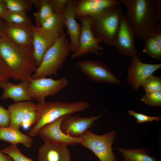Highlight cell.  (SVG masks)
<instances>
[{
    "label": "cell",
    "mask_w": 161,
    "mask_h": 161,
    "mask_svg": "<svg viewBox=\"0 0 161 161\" xmlns=\"http://www.w3.org/2000/svg\"><path fill=\"white\" fill-rule=\"evenodd\" d=\"M145 41L143 50L152 58L157 60L161 59V45L159 44L152 37L147 38Z\"/></svg>",
    "instance_id": "cell-26"
},
{
    "label": "cell",
    "mask_w": 161,
    "mask_h": 161,
    "mask_svg": "<svg viewBox=\"0 0 161 161\" xmlns=\"http://www.w3.org/2000/svg\"><path fill=\"white\" fill-rule=\"evenodd\" d=\"M120 4L110 7L91 17L92 30L100 42L114 46L123 15Z\"/></svg>",
    "instance_id": "cell-4"
},
{
    "label": "cell",
    "mask_w": 161,
    "mask_h": 161,
    "mask_svg": "<svg viewBox=\"0 0 161 161\" xmlns=\"http://www.w3.org/2000/svg\"><path fill=\"white\" fill-rule=\"evenodd\" d=\"M60 15L54 13L45 20L40 27L45 30L57 32L60 35L65 27Z\"/></svg>",
    "instance_id": "cell-25"
},
{
    "label": "cell",
    "mask_w": 161,
    "mask_h": 161,
    "mask_svg": "<svg viewBox=\"0 0 161 161\" xmlns=\"http://www.w3.org/2000/svg\"><path fill=\"white\" fill-rule=\"evenodd\" d=\"M120 4L118 0H75V18L81 17L96 16L107 8Z\"/></svg>",
    "instance_id": "cell-16"
},
{
    "label": "cell",
    "mask_w": 161,
    "mask_h": 161,
    "mask_svg": "<svg viewBox=\"0 0 161 161\" xmlns=\"http://www.w3.org/2000/svg\"><path fill=\"white\" fill-rule=\"evenodd\" d=\"M7 9L4 0H0V18L4 16Z\"/></svg>",
    "instance_id": "cell-36"
},
{
    "label": "cell",
    "mask_w": 161,
    "mask_h": 161,
    "mask_svg": "<svg viewBox=\"0 0 161 161\" xmlns=\"http://www.w3.org/2000/svg\"><path fill=\"white\" fill-rule=\"evenodd\" d=\"M67 115L61 116L44 126L38 135L45 142L57 143L66 145H76L81 142V137L74 138L63 133L60 128L62 120Z\"/></svg>",
    "instance_id": "cell-13"
},
{
    "label": "cell",
    "mask_w": 161,
    "mask_h": 161,
    "mask_svg": "<svg viewBox=\"0 0 161 161\" xmlns=\"http://www.w3.org/2000/svg\"><path fill=\"white\" fill-rule=\"evenodd\" d=\"M8 10L26 13L30 10L32 4L29 0H4Z\"/></svg>",
    "instance_id": "cell-27"
},
{
    "label": "cell",
    "mask_w": 161,
    "mask_h": 161,
    "mask_svg": "<svg viewBox=\"0 0 161 161\" xmlns=\"http://www.w3.org/2000/svg\"><path fill=\"white\" fill-rule=\"evenodd\" d=\"M8 79V70L0 58V82L7 81Z\"/></svg>",
    "instance_id": "cell-35"
},
{
    "label": "cell",
    "mask_w": 161,
    "mask_h": 161,
    "mask_svg": "<svg viewBox=\"0 0 161 161\" xmlns=\"http://www.w3.org/2000/svg\"><path fill=\"white\" fill-rule=\"evenodd\" d=\"M68 83V80L65 77L57 80L46 77L31 79L28 94L33 99L44 102L47 96L55 95L66 87Z\"/></svg>",
    "instance_id": "cell-8"
},
{
    "label": "cell",
    "mask_w": 161,
    "mask_h": 161,
    "mask_svg": "<svg viewBox=\"0 0 161 161\" xmlns=\"http://www.w3.org/2000/svg\"><path fill=\"white\" fill-rule=\"evenodd\" d=\"M32 26L5 22V34L16 45L21 47H32Z\"/></svg>",
    "instance_id": "cell-17"
},
{
    "label": "cell",
    "mask_w": 161,
    "mask_h": 161,
    "mask_svg": "<svg viewBox=\"0 0 161 161\" xmlns=\"http://www.w3.org/2000/svg\"><path fill=\"white\" fill-rule=\"evenodd\" d=\"M0 58L8 70L9 78L16 80L29 82L38 67L33 47L18 46L5 35L0 39Z\"/></svg>",
    "instance_id": "cell-2"
},
{
    "label": "cell",
    "mask_w": 161,
    "mask_h": 161,
    "mask_svg": "<svg viewBox=\"0 0 161 161\" xmlns=\"http://www.w3.org/2000/svg\"><path fill=\"white\" fill-rule=\"evenodd\" d=\"M76 66L91 80L97 83L119 85L120 80L105 64L95 60L78 61Z\"/></svg>",
    "instance_id": "cell-7"
},
{
    "label": "cell",
    "mask_w": 161,
    "mask_h": 161,
    "mask_svg": "<svg viewBox=\"0 0 161 161\" xmlns=\"http://www.w3.org/2000/svg\"><path fill=\"white\" fill-rule=\"evenodd\" d=\"M6 23L24 25L32 26L30 18L26 13L7 10L1 18Z\"/></svg>",
    "instance_id": "cell-23"
},
{
    "label": "cell",
    "mask_w": 161,
    "mask_h": 161,
    "mask_svg": "<svg viewBox=\"0 0 161 161\" xmlns=\"http://www.w3.org/2000/svg\"><path fill=\"white\" fill-rule=\"evenodd\" d=\"M136 37L134 30L126 15L123 14L116 35L114 46L118 51L125 56L131 58L139 53L135 46Z\"/></svg>",
    "instance_id": "cell-10"
},
{
    "label": "cell",
    "mask_w": 161,
    "mask_h": 161,
    "mask_svg": "<svg viewBox=\"0 0 161 161\" xmlns=\"http://www.w3.org/2000/svg\"><path fill=\"white\" fill-rule=\"evenodd\" d=\"M38 161H71L67 145L45 142L38 149Z\"/></svg>",
    "instance_id": "cell-18"
},
{
    "label": "cell",
    "mask_w": 161,
    "mask_h": 161,
    "mask_svg": "<svg viewBox=\"0 0 161 161\" xmlns=\"http://www.w3.org/2000/svg\"><path fill=\"white\" fill-rule=\"evenodd\" d=\"M70 51V42L63 31L55 43L47 51L31 79L45 78L52 75L56 76Z\"/></svg>",
    "instance_id": "cell-5"
},
{
    "label": "cell",
    "mask_w": 161,
    "mask_h": 161,
    "mask_svg": "<svg viewBox=\"0 0 161 161\" xmlns=\"http://www.w3.org/2000/svg\"><path fill=\"white\" fill-rule=\"evenodd\" d=\"M0 140L11 145L21 143L27 148L31 147L33 141L30 136L22 133L19 129L10 127H0Z\"/></svg>",
    "instance_id": "cell-21"
},
{
    "label": "cell",
    "mask_w": 161,
    "mask_h": 161,
    "mask_svg": "<svg viewBox=\"0 0 161 161\" xmlns=\"http://www.w3.org/2000/svg\"><path fill=\"white\" fill-rule=\"evenodd\" d=\"M33 55L38 67L47 51L56 42L60 35L41 27H32Z\"/></svg>",
    "instance_id": "cell-11"
},
{
    "label": "cell",
    "mask_w": 161,
    "mask_h": 161,
    "mask_svg": "<svg viewBox=\"0 0 161 161\" xmlns=\"http://www.w3.org/2000/svg\"><path fill=\"white\" fill-rule=\"evenodd\" d=\"M75 0H71L66 5L60 16L70 38L71 51L73 53L78 49L81 24L76 20L75 15Z\"/></svg>",
    "instance_id": "cell-15"
},
{
    "label": "cell",
    "mask_w": 161,
    "mask_h": 161,
    "mask_svg": "<svg viewBox=\"0 0 161 161\" xmlns=\"http://www.w3.org/2000/svg\"><path fill=\"white\" fill-rule=\"evenodd\" d=\"M120 151L124 159L123 161H159L150 155L147 148H131L126 149L116 148Z\"/></svg>",
    "instance_id": "cell-22"
},
{
    "label": "cell",
    "mask_w": 161,
    "mask_h": 161,
    "mask_svg": "<svg viewBox=\"0 0 161 161\" xmlns=\"http://www.w3.org/2000/svg\"><path fill=\"white\" fill-rule=\"evenodd\" d=\"M54 13L60 15L66 5L71 0H51Z\"/></svg>",
    "instance_id": "cell-34"
},
{
    "label": "cell",
    "mask_w": 161,
    "mask_h": 161,
    "mask_svg": "<svg viewBox=\"0 0 161 161\" xmlns=\"http://www.w3.org/2000/svg\"><path fill=\"white\" fill-rule=\"evenodd\" d=\"M76 18L80 21L81 28L78 48L72 55L71 58H74L88 53L99 56L102 54L100 52L103 48L99 45V41L92 30L91 17L85 16Z\"/></svg>",
    "instance_id": "cell-9"
},
{
    "label": "cell",
    "mask_w": 161,
    "mask_h": 161,
    "mask_svg": "<svg viewBox=\"0 0 161 161\" xmlns=\"http://www.w3.org/2000/svg\"><path fill=\"white\" fill-rule=\"evenodd\" d=\"M5 22L0 18V39L5 35L4 30Z\"/></svg>",
    "instance_id": "cell-38"
},
{
    "label": "cell",
    "mask_w": 161,
    "mask_h": 161,
    "mask_svg": "<svg viewBox=\"0 0 161 161\" xmlns=\"http://www.w3.org/2000/svg\"><path fill=\"white\" fill-rule=\"evenodd\" d=\"M10 120L9 110L0 105V127H9Z\"/></svg>",
    "instance_id": "cell-33"
},
{
    "label": "cell",
    "mask_w": 161,
    "mask_h": 161,
    "mask_svg": "<svg viewBox=\"0 0 161 161\" xmlns=\"http://www.w3.org/2000/svg\"><path fill=\"white\" fill-rule=\"evenodd\" d=\"M161 67V64L142 62L138 55L131 58L130 65L127 68L128 82L133 89L137 90L148 78Z\"/></svg>",
    "instance_id": "cell-12"
},
{
    "label": "cell",
    "mask_w": 161,
    "mask_h": 161,
    "mask_svg": "<svg viewBox=\"0 0 161 161\" xmlns=\"http://www.w3.org/2000/svg\"><path fill=\"white\" fill-rule=\"evenodd\" d=\"M89 106V104L84 101L70 103L60 101L39 102L36 104L35 109L40 114V118L27 134L30 137L36 136L46 125L61 116L72 115L82 111Z\"/></svg>",
    "instance_id": "cell-3"
},
{
    "label": "cell",
    "mask_w": 161,
    "mask_h": 161,
    "mask_svg": "<svg viewBox=\"0 0 161 161\" xmlns=\"http://www.w3.org/2000/svg\"><path fill=\"white\" fill-rule=\"evenodd\" d=\"M119 0L138 38L145 41L161 29L160 0Z\"/></svg>",
    "instance_id": "cell-1"
},
{
    "label": "cell",
    "mask_w": 161,
    "mask_h": 161,
    "mask_svg": "<svg viewBox=\"0 0 161 161\" xmlns=\"http://www.w3.org/2000/svg\"><path fill=\"white\" fill-rule=\"evenodd\" d=\"M101 115L86 117L78 114L67 115L61 122L60 129L63 133L70 137H81Z\"/></svg>",
    "instance_id": "cell-14"
},
{
    "label": "cell",
    "mask_w": 161,
    "mask_h": 161,
    "mask_svg": "<svg viewBox=\"0 0 161 161\" xmlns=\"http://www.w3.org/2000/svg\"><path fill=\"white\" fill-rule=\"evenodd\" d=\"M1 151L3 154L10 156L14 161H34L23 154L16 145L10 144Z\"/></svg>",
    "instance_id": "cell-29"
},
{
    "label": "cell",
    "mask_w": 161,
    "mask_h": 161,
    "mask_svg": "<svg viewBox=\"0 0 161 161\" xmlns=\"http://www.w3.org/2000/svg\"><path fill=\"white\" fill-rule=\"evenodd\" d=\"M128 112L130 115L134 117L137 122L139 123L152 122L154 120L159 121L161 120V116H149L131 110L128 111Z\"/></svg>",
    "instance_id": "cell-32"
},
{
    "label": "cell",
    "mask_w": 161,
    "mask_h": 161,
    "mask_svg": "<svg viewBox=\"0 0 161 161\" xmlns=\"http://www.w3.org/2000/svg\"><path fill=\"white\" fill-rule=\"evenodd\" d=\"M40 117L39 112L35 109L28 112L22 119L21 127L24 129L28 128L32 125L35 124L38 121Z\"/></svg>",
    "instance_id": "cell-30"
},
{
    "label": "cell",
    "mask_w": 161,
    "mask_h": 161,
    "mask_svg": "<svg viewBox=\"0 0 161 161\" xmlns=\"http://www.w3.org/2000/svg\"><path fill=\"white\" fill-rule=\"evenodd\" d=\"M29 84L30 82H21L17 84L13 83L8 81L0 82V87L3 90L0 100L10 98L15 103L33 100L28 94V88Z\"/></svg>",
    "instance_id": "cell-19"
},
{
    "label": "cell",
    "mask_w": 161,
    "mask_h": 161,
    "mask_svg": "<svg viewBox=\"0 0 161 161\" xmlns=\"http://www.w3.org/2000/svg\"><path fill=\"white\" fill-rule=\"evenodd\" d=\"M141 100L145 103L150 106L156 107L161 106V91H157L145 94Z\"/></svg>",
    "instance_id": "cell-31"
},
{
    "label": "cell",
    "mask_w": 161,
    "mask_h": 161,
    "mask_svg": "<svg viewBox=\"0 0 161 161\" xmlns=\"http://www.w3.org/2000/svg\"><path fill=\"white\" fill-rule=\"evenodd\" d=\"M41 0H29L30 2L32 5H34L38 8L39 9L41 3Z\"/></svg>",
    "instance_id": "cell-40"
},
{
    "label": "cell",
    "mask_w": 161,
    "mask_h": 161,
    "mask_svg": "<svg viewBox=\"0 0 161 161\" xmlns=\"http://www.w3.org/2000/svg\"><path fill=\"white\" fill-rule=\"evenodd\" d=\"M0 161H14L9 155L3 154L0 150Z\"/></svg>",
    "instance_id": "cell-39"
},
{
    "label": "cell",
    "mask_w": 161,
    "mask_h": 161,
    "mask_svg": "<svg viewBox=\"0 0 161 161\" xmlns=\"http://www.w3.org/2000/svg\"><path fill=\"white\" fill-rule=\"evenodd\" d=\"M54 13L51 0H41L38 11L33 13L36 26L40 27L42 23Z\"/></svg>",
    "instance_id": "cell-24"
},
{
    "label": "cell",
    "mask_w": 161,
    "mask_h": 161,
    "mask_svg": "<svg viewBox=\"0 0 161 161\" xmlns=\"http://www.w3.org/2000/svg\"><path fill=\"white\" fill-rule=\"evenodd\" d=\"M116 136L114 130L102 135L87 130L81 137L80 144L92 151L100 161H117L112 148Z\"/></svg>",
    "instance_id": "cell-6"
},
{
    "label": "cell",
    "mask_w": 161,
    "mask_h": 161,
    "mask_svg": "<svg viewBox=\"0 0 161 161\" xmlns=\"http://www.w3.org/2000/svg\"><path fill=\"white\" fill-rule=\"evenodd\" d=\"M152 37L159 44L161 45V29L157 30Z\"/></svg>",
    "instance_id": "cell-37"
},
{
    "label": "cell",
    "mask_w": 161,
    "mask_h": 161,
    "mask_svg": "<svg viewBox=\"0 0 161 161\" xmlns=\"http://www.w3.org/2000/svg\"><path fill=\"white\" fill-rule=\"evenodd\" d=\"M141 86L143 88L145 94L161 91V78L152 75L144 82Z\"/></svg>",
    "instance_id": "cell-28"
},
{
    "label": "cell",
    "mask_w": 161,
    "mask_h": 161,
    "mask_svg": "<svg viewBox=\"0 0 161 161\" xmlns=\"http://www.w3.org/2000/svg\"><path fill=\"white\" fill-rule=\"evenodd\" d=\"M36 104L30 101L15 103L9 106L10 120L9 127L19 129L23 117L28 112L35 109Z\"/></svg>",
    "instance_id": "cell-20"
},
{
    "label": "cell",
    "mask_w": 161,
    "mask_h": 161,
    "mask_svg": "<svg viewBox=\"0 0 161 161\" xmlns=\"http://www.w3.org/2000/svg\"><path fill=\"white\" fill-rule=\"evenodd\" d=\"M121 161H123V160H121Z\"/></svg>",
    "instance_id": "cell-41"
}]
</instances>
